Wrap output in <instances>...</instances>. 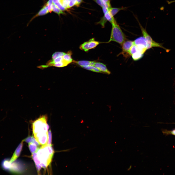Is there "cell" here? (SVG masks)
Returning a JSON list of instances; mask_svg holds the SVG:
<instances>
[{
    "label": "cell",
    "mask_w": 175,
    "mask_h": 175,
    "mask_svg": "<svg viewBox=\"0 0 175 175\" xmlns=\"http://www.w3.org/2000/svg\"><path fill=\"white\" fill-rule=\"evenodd\" d=\"M86 70L96 72L100 73L101 72L97 68L93 66L88 65L82 67Z\"/></svg>",
    "instance_id": "obj_18"
},
{
    "label": "cell",
    "mask_w": 175,
    "mask_h": 175,
    "mask_svg": "<svg viewBox=\"0 0 175 175\" xmlns=\"http://www.w3.org/2000/svg\"><path fill=\"white\" fill-rule=\"evenodd\" d=\"M94 61H76L74 60L73 62L81 67L88 65L93 66L95 62Z\"/></svg>",
    "instance_id": "obj_12"
},
{
    "label": "cell",
    "mask_w": 175,
    "mask_h": 175,
    "mask_svg": "<svg viewBox=\"0 0 175 175\" xmlns=\"http://www.w3.org/2000/svg\"><path fill=\"white\" fill-rule=\"evenodd\" d=\"M48 10L44 6L31 19V21L32 20L35 18L39 16L45 15L49 13Z\"/></svg>",
    "instance_id": "obj_14"
},
{
    "label": "cell",
    "mask_w": 175,
    "mask_h": 175,
    "mask_svg": "<svg viewBox=\"0 0 175 175\" xmlns=\"http://www.w3.org/2000/svg\"><path fill=\"white\" fill-rule=\"evenodd\" d=\"M94 1L102 8H106L109 9L111 8V7L109 6L103 0H94Z\"/></svg>",
    "instance_id": "obj_17"
},
{
    "label": "cell",
    "mask_w": 175,
    "mask_h": 175,
    "mask_svg": "<svg viewBox=\"0 0 175 175\" xmlns=\"http://www.w3.org/2000/svg\"><path fill=\"white\" fill-rule=\"evenodd\" d=\"M94 66L99 69L102 72L110 74L111 72L107 69L106 65L100 62H95Z\"/></svg>",
    "instance_id": "obj_10"
},
{
    "label": "cell",
    "mask_w": 175,
    "mask_h": 175,
    "mask_svg": "<svg viewBox=\"0 0 175 175\" xmlns=\"http://www.w3.org/2000/svg\"><path fill=\"white\" fill-rule=\"evenodd\" d=\"M170 133L171 134L175 135V130L171 131Z\"/></svg>",
    "instance_id": "obj_31"
},
{
    "label": "cell",
    "mask_w": 175,
    "mask_h": 175,
    "mask_svg": "<svg viewBox=\"0 0 175 175\" xmlns=\"http://www.w3.org/2000/svg\"><path fill=\"white\" fill-rule=\"evenodd\" d=\"M52 0H49L44 6L49 12H51L52 11V5L53 4Z\"/></svg>",
    "instance_id": "obj_23"
},
{
    "label": "cell",
    "mask_w": 175,
    "mask_h": 175,
    "mask_svg": "<svg viewBox=\"0 0 175 175\" xmlns=\"http://www.w3.org/2000/svg\"><path fill=\"white\" fill-rule=\"evenodd\" d=\"M111 24L112 28L110 38L107 43L113 41L121 45L126 41V36L116 21Z\"/></svg>",
    "instance_id": "obj_4"
},
{
    "label": "cell",
    "mask_w": 175,
    "mask_h": 175,
    "mask_svg": "<svg viewBox=\"0 0 175 175\" xmlns=\"http://www.w3.org/2000/svg\"><path fill=\"white\" fill-rule=\"evenodd\" d=\"M79 5L82 2V0H76Z\"/></svg>",
    "instance_id": "obj_32"
},
{
    "label": "cell",
    "mask_w": 175,
    "mask_h": 175,
    "mask_svg": "<svg viewBox=\"0 0 175 175\" xmlns=\"http://www.w3.org/2000/svg\"><path fill=\"white\" fill-rule=\"evenodd\" d=\"M42 167L45 168L50 164L54 153L52 145L47 144L38 148L36 151Z\"/></svg>",
    "instance_id": "obj_2"
},
{
    "label": "cell",
    "mask_w": 175,
    "mask_h": 175,
    "mask_svg": "<svg viewBox=\"0 0 175 175\" xmlns=\"http://www.w3.org/2000/svg\"><path fill=\"white\" fill-rule=\"evenodd\" d=\"M23 141L28 143L31 142L34 143L37 146H38L39 145L36 139L33 136L28 137L23 140Z\"/></svg>",
    "instance_id": "obj_19"
},
{
    "label": "cell",
    "mask_w": 175,
    "mask_h": 175,
    "mask_svg": "<svg viewBox=\"0 0 175 175\" xmlns=\"http://www.w3.org/2000/svg\"><path fill=\"white\" fill-rule=\"evenodd\" d=\"M62 6L66 9L68 8L69 0H60V1Z\"/></svg>",
    "instance_id": "obj_26"
},
{
    "label": "cell",
    "mask_w": 175,
    "mask_h": 175,
    "mask_svg": "<svg viewBox=\"0 0 175 175\" xmlns=\"http://www.w3.org/2000/svg\"><path fill=\"white\" fill-rule=\"evenodd\" d=\"M79 5L76 0H69V8L74 6H78Z\"/></svg>",
    "instance_id": "obj_25"
},
{
    "label": "cell",
    "mask_w": 175,
    "mask_h": 175,
    "mask_svg": "<svg viewBox=\"0 0 175 175\" xmlns=\"http://www.w3.org/2000/svg\"><path fill=\"white\" fill-rule=\"evenodd\" d=\"M52 10L54 12L57 14L59 15L61 14H62L64 13L62 11L59 9L57 6L53 3L52 5Z\"/></svg>",
    "instance_id": "obj_21"
},
{
    "label": "cell",
    "mask_w": 175,
    "mask_h": 175,
    "mask_svg": "<svg viewBox=\"0 0 175 175\" xmlns=\"http://www.w3.org/2000/svg\"><path fill=\"white\" fill-rule=\"evenodd\" d=\"M35 143H28V147L29 150L32 154L35 152L38 148Z\"/></svg>",
    "instance_id": "obj_20"
},
{
    "label": "cell",
    "mask_w": 175,
    "mask_h": 175,
    "mask_svg": "<svg viewBox=\"0 0 175 175\" xmlns=\"http://www.w3.org/2000/svg\"><path fill=\"white\" fill-rule=\"evenodd\" d=\"M65 53L62 52H56L52 55V58L45 65L38 66V68L43 69L51 66L61 67L66 66L69 63L64 58L63 56Z\"/></svg>",
    "instance_id": "obj_3"
},
{
    "label": "cell",
    "mask_w": 175,
    "mask_h": 175,
    "mask_svg": "<svg viewBox=\"0 0 175 175\" xmlns=\"http://www.w3.org/2000/svg\"><path fill=\"white\" fill-rule=\"evenodd\" d=\"M23 142V140L16 149L11 158L10 159L11 163L14 161L19 156L22 148Z\"/></svg>",
    "instance_id": "obj_9"
},
{
    "label": "cell",
    "mask_w": 175,
    "mask_h": 175,
    "mask_svg": "<svg viewBox=\"0 0 175 175\" xmlns=\"http://www.w3.org/2000/svg\"><path fill=\"white\" fill-rule=\"evenodd\" d=\"M32 156L35 163L38 173L39 174L40 170L42 167L41 166L40 162L37 156L36 152L32 153Z\"/></svg>",
    "instance_id": "obj_11"
},
{
    "label": "cell",
    "mask_w": 175,
    "mask_h": 175,
    "mask_svg": "<svg viewBox=\"0 0 175 175\" xmlns=\"http://www.w3.org/2000/svg\"><path fill=\"white\" fill-rule=\"evenodd\" d=\"M104 2L107 4L109 6L111 7L110 3V0H103Z\"/></svg>",
    "instance_id": "obj_29"
},
{
    "label": "cell",
    "mask_w": 175,
    "mask_h": 175,
    "mask_svg": "<svg viewBox=\"0 0 175 175\" xmlns=\"http://www.w3.org/2000/svg\"><path fill=\"white\" fill-rule=\"evenodd\" d=\"M132 167V166L131 165L127 169V170L129 171L131 169Z\"/></svg>",
    "instance_id": "obj_33"
},
{
    "label": "cell",
    "mask_w": 175,
    "mask_h": 175,
    "mask_svg": "<svg viewBox=\"0 0 175 175\" xmlns=\"http://www.w3.org/2000/svg\"><path fill=\"white\" fill-rule=\"evenodd\" d=\"M144 54L140 51H138L132 54L131 56L133 59L134 61H138L143 56Z\"/></svg>",
    "instance_id": "obj_16"
},
{
    "label": "cell",
    "mask_w": 175,
    "mask_h": 175,
    "mask_svg": "<svg viewBox=\"0 0 175 175\" xmlns=\"http://www.w3.org/2000/svg\"><path fill=\"white\" fill-rule=\"evenodd\" d=\"M103 10L104 14L106 13L108 11V9L106 8H102Z\"/></svg>",
    "instance_id": "obj_30"
},
{
    "label": "cell",
    "mask_w": 175,
    "mask_h": 175,
    "mask_svg": "<svg viewBox=\"0 0 175 175\" xmlns=\"http://www.w3.org/2000/svg\"><path fill=\"white\" fill-rule=\"evenodd\" d=\"M48 140L47 144L50 145H51L52 135L51 131L50 130L48 132Z\"/></svg>",
    "instance_id": "obj_28"
},
{
    "label": "cell",
    "mask_w": 175,
    "mask_h": 175,
    "mask_svg": "<svg viewBox=\"0 0 175 175\" xmlns=\"http://www.w3.org/2000/svg\"><path fill=\"white\" fill-rule=\"evenodd\" d=\"M47 118V115H43L34 121L32 124L34 135L39 144L42 145L47 144L48 140Z\"/></svg>",
    "instance_id": "obj_1"
},
{
    "label": "cell",
    "mask_w": 175,
    "mask_h": 175,
    "mask_svg": "<svg viewBox=\"0 0 175 175\" xmlns=\"http://www.w3.org/2000/svg\"><path fill=\"white\" fill-rule=\"evenodd\" d=\"M99 44V42L96 41L95 39L93 38L81 44L79 48L86 52L90 49L95 48Z\"/></svg>",
    "instance_id": "obj_7"
},
{
    "label": "cell",
    "mask_w": 175,
    "mask_h": 175,
    "mask_svg": "<svg viewBox=\"0 0 175 175\" xmlns=\"http://www.w3.org/2000/svg\"><path fill=\"white\" fill-rule=\"evenodd\" d=\"M138 51L136 46L134 44L131 47L129 52V54L130 56L131 55Z\"/></svg>",
    "instance_id": "obj_24"
},
{
    "label": "cell",
    "mask_w": 175,
    "mask_h": 175,
    "mask_svg": "<svg viewBox=\"0 0 175 175\" xmlns=\"http://www.w3.org/2000/svg\"><path fill=\"white\" fill-rule=\"evenodd\" d=\"M72 54L71 51H69L67 53H65L63 56L65 59L69 64L72 62H73L74 61V60L72 59L71 56Z\"/></svg>",
    "instance_id": "obj_15"
},
{
    "label": "cell",
    "mask_w": 175,
    "mask_h": 175,
    "mask_svg": "<svg viewBox=\"0 0 175 175\" xmlns=\"http://www.w3.org/2000/svg\"><path fill=\"white\" fill-rule=\"evenodd\" d=\"M134 44L137 46L138 51L144 54L147 49V45L145 38L140 37L133 41Z\"/></svg>",
    "instance_id": "obj_6"
},
{
    "label": "cell",
    "mask_w": 175,
    "mask_h": 175,
    "mask_svg": "<svg viewBox=\"0 0 175 175\" xmlns=\"http://www.w3.org/2000/svg\"><path fill=\"white\" fill-rule=\"evenodd\" d=\"M126 9V7L111 8L108 9V11L111 15L113 17L120 11L124 10Z\"/></svg>",
    "instance_id": "obj_13"
},
{
    "label": "cell",
    "mask_w": 175,
    "mask_h": 175,
    "mask_svg": "<svg viewBox=\"0 0 175 175\" xmlns=\"http://www.w3.org/2000/svg\"><path fill=\"white\" fill-rule=\"evenodd\" d=\"M139 23L143 36L145 38L147 43V49L153 47H158L162 48L166 51H169L167 49L164 47L161 44L157 43L154 41L148 33L146 29L143 27L139 22Z\"/></svg>",
    "instance_id": "obj_5"
},
{
    "label": "cell",
    "mask_w": 175,
    "mask_h": 175,
    "mask_svg": "<svg viewBox=\"0 0 175 175\" xmlns=\"http://www.w3.org/2000/svg\"><path fill=\"white\" fill-rule=\"evenodd\" d=\"M134 44L133 41H125L121 45L122 51L119 54H122L126 57L130 56L129 54V50L131 47Z\"/></svg>",
    "instance_id": "obj_8"
},
{
    "label": "cell",
    "mask_w": 175,
    "mask_h": 175,
    "mask_svg": "<svg viewBox=\"0 0 175 175\" xmlns=\"http://www.w3.org/2000/svg\"><path fill=\"white\" fill-rule=\"evenodd\" d=\"M107 21H108L104 16L101 18L100 21L98 23L101 24L102 26L103 27H105V23Z\"/></svg>",
    "instance_id": "obj_27"
},
{
    "label": "cell",
    "mask_w": 175,
    "mask_h": 175,
    "mask_svg": "<svg viewBox=\"0 0 175 175\" xmlns=\"http://www.w3.org/2000/svg\"><path fill=\"white\" fill-rule=\"evenodd\" d=\"M52 0L53 3L60 10L62 11L66 10V9L62 6L59 0Z\"/></svg>",
    "instance_id": "obj_22"
}]
</instances>
